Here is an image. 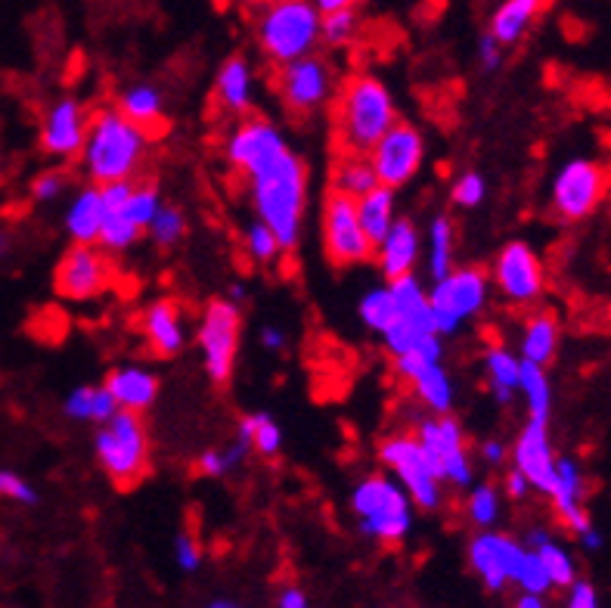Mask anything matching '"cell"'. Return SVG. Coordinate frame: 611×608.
<instances>
[{
    "label": "cell",
    "mask_w": 611,
    "mask_h": 608,
    "mask_svg": "<svg viewBox=\"0 0 611 608\" xmlns=\"http://www.w3.org/2000/svg\"><path fill=\"white\" fill-rule=\"evenodd\" d=\"M224 156L246 180L258 220L279 239V248L298 246L307 205V168L267 118H246L236 125Z\"/></svg>",
    "instance_id": "cell-1"
},
{
    "label": "cell",
    "mask_w": 611,
    "mask_h": 608,
    "mask_svg": "<svg viewBox=\"0 0 611 608\" xmlns=\"http://www.w3.org/2000/svg\"><path fill=\"white\" fill-rule=\"evenodd\" d=\"M397 125V106L376 75H351L335 94L333 128L342 156H369L373 146Z\"/></svg>",
    "instance_id": "cell-2"
},
{
    "label": "cell",
    "mask_w": 611,
    "mask_h": 608,
    "mask_svg": "<svg viewBox=\"0 0 611 608\" xmlns=\"http://www.w3.org/2000/svg\"><path fill=\"white\" fill-rule=\"evenodd\" d=\"M146 149H149V134L131 125L118 112V106H112V109H100L90 118L81 165L93 180V187L134 184V177L144 168Z\"/></svg>",
    "instance_id": "cell-3"
},
{
    "label": "cell",
    "mask_w": 611,
    "mask_h": 608,
    "mask_svg": "<svg viewBox=\"0 0 611 608\" xmlns=\"http://www.w3.org/2000/svg\"><path fill=\"white\" fill-rule=\"evenodd\" d=\"M255 41L264 57L283 69L314 53V47L321 43V13L305 0L267 3L255 16Z\"/></svg>",
    "instance_id": "cell-4"
},
{
    "label": "cell",
    "mask_w": 611,
    "mask_h": 608,
    "mask_svg": "<svg viewBox=\"0 0 611 608\" xmlns=\"http://www.w3.org/2000/svg\"><path fill=\"white\" fill-rule=\"evenodd\" d=\"M351 509L361 519V531L378 543H401L413 528V500L401 484L385 475L364 478L351 491Z\"/></svg>",
    "instance_id": "cell-5"
},
{
    "label": "cell",
    "mask_w": 611,
    "mask_h": 608,
    "mask_svg": "<svg viewBox=\"0 0 611 608\" xmlns=\"http://www.w3.org/2000/svg\"><path fill=\"white\" fill-rule=\"evenodd\" d=\"M93 450L102 472L118 488H137L149 472V434L144 416L118 410L93 438Z\"/></svg>",
    "instance_id": "cell-6"
},
{
    "label": "cell",
    "mask_w": 611,
    "mask_h": 608,
    "mask_svg": "<svg viewBox=\"0 0 611 608\" xmlns=\"http://www.w3.org/2000/svg\"><path fill=\"white\" fill-rule=\"evenodd\" d=\"M239 335H243V314L239 304L230 298H215L205 304L196 342L203 351V363L208 379L215 385H224L234 376L236 354H239Z\"/></svg>",
    "instance_id": "cell-7"
},
{
    "label": "cell",
    "mask_w": 611,
    "mask_h": 608,
    "mask_svg": "<svg viewBox=\"0 0 611 608\" xmlns=\"http://www.w3.org/2000/svg\"><path fill=\"white\" fill-rule=\"evenodd\" d=\"M487 302V274L466 264V267H453L447 280L435 283V290L428 292V307L435 320L437 335H451L463 326V320L475 317Z\"/></svg>",
    "instance_id": "cell-8"
},
{
    "label": "cell",
    "mask_w": 611,
    "mask_h": 608,
    "mask_svg": "<svg viewBox=\"0 0 611 608\" xmlns=\"http://www.w3.org/2000/svg\"><path fill=\"white\" fill-rule=\"evenodd\" d=\"M323 252L335 267H354L366 264L376 255V248L369 246L361 217H357V203L338 193H326L323 199Z\"/></svg>",
    "instance_id": "cell-9"
},
{
    "label": "cell",
    "mask_w": 611,
    "mask_h": 608,
    "mask_svg": "<svg viewBox=\"0 0 611 608\" xmlns=\"http://www.w3.org/2000/svg\"><path fill=\"white\" fill-rule=\"evenodd\" d=\"M335 87H338L335 85V69L321 53L289 62L277 72L279 100L292 116H314L317 109L333 100V94H338Z\"/></svg>",
    "instance_id": "cell-10"
},
{
    "label": "cell",
    "mask_w": 611,
    "mask_h": 608,
    "mask_svg": "<svg viewBox=\"0 0 611 608\" xmlns=\"http://www.w3.org/2000/svg\"><path fill=\"white\" fill-rule=\"evenodd\" d=\"M378 460H382V465H388L397 481L404 484L413 507L435 509L441 503V481L425 460L416 434H388L378 444Z\"/></svg>",
    "instance_id": "cell-11"
},
{
    "label": "cell",
    "mask_w": 611,
    "mask_h": 608,
    "mask_svg": "<svg viewBox=\"0 0 611 608\" xmlns=\"http://www.w3.org/2000/svg\"><path fill=\"white\" fill-rule=\"evenodd\" d=\"M416 441L437 481H453L456 488L472 481V460H469L466 441H463V429L453 416L423 420L416 429Z\"/></svg>",
    "instance_id": "cell-12"
},
{
    "label": "cell",
    "mask_w": 611,
    "mask_h": 608,
    "mask_svg": "<svg viewBox=\"0 0 611 608\" xmlns=\"http://www.w3.org/2000/svg\"><path fill=\"white\" fill-rule=\"evenodd\" d=\"M609 189V171L593 159H571L553 180V212L562 220H583L597 212Z\"/></svg>",
    "instance_id": "cell-13"
},
{
    "label": "cell",
    "mask_w": 611,
    "mask_h": 608,
    "mask_svg": "<svg viewBox=\"0 0 611 608\" xmlns=\"http://www.w3.org/2000/svg\"><path fill=\"white\" fill-rule=\"evenodd\" d=\"M112 286V264L97 246H72L53 271V290L66 302H90Z\"/></svg>",
    "instance_id": "cell-14"
},
{
    "label": "cell",
    "mask_w": 611,
    "mask_h": 608,
    "mask_svg": "<svg viewBox=\"0 0 611 608\" xmlns=\"http://www.w3.org/2000/svg\"><path fill=\"white\" fill-rule=\"evenodd\" d=\"M425 159V140L420 130L413 125H404L397 121L369 153V161H373V171L378 177V187L397 189L410 184L420 165Z\"/></svg>",
    "instance_id": "cell-15"
},
{
    "label": "cell",
    "mask_w": 611,
    "mask_h": 608,
    "mask_svg": "<svg viewBox=\"0 0 611 608\" xmlns=\"http://www.w3.org/2000/svg\"><path fill=\"white\" fill-rule=\"evenodd\" d=\"M524 556L528 547L496 531H481L469 543V565L491 594H500L506 584H515Z\"/></svg>",
    "instance_id": "cell-16"
},
{
    "label": "cell",
    "mask_w": 611,
    "mask_h": 608,
    "mask_svg": "<svg viewBox=\"0 0 611 608\" xmlns=\"http://www.w3.org/2000/svg\"><path fill=\"white\" fill-rule=\"evenodd\" d=\"M494 283L503 298H510L512 304H531L538 302L543 292V264L534 248L512 239L500 248L494 264Z\"/></svg>",
    "instance_id": "cell-17"
},
{
    "label": "cell",
    "mask_w": 611,
    "mask_h": 608,
    "mask_svg": "<svg viewBox=\"0 0 611 608\" xmlns=\"http://www.w3.org/2000/svg\"><path fill=\"white\" fill-rule=\"evenodd\" d=\"M88 109L72 97L50 102L41 118V149L53 159H81L88 144Z\"/></svg>",
    "instance_id": "cell-18"
},
{
    "label": "cell",
    "mask_w": 611,
    "mask_h": 608,
    "mask_svg": "<svg viewBox=\"0 0 611 608\" xmlns=\"http://www.w3.org/2000/svg\"><path fill=\"white\" fill-rule=\"evenodd\" d=\"M512 460H515V469L528 478V484H531L534 491L553 493L555 457H553V444H550V432H546V422L528 420L522 434L515 438Z\"/></svg>",
    "instance_id": "cell-19"
},
{
    "label": "cell",
    "mask_w": 611,
    "mask_h": 608,
    "mask_svg": "<svg viewBox=\"0 0 611 608\" xmlns=\"http://www.w3.org/2000/svg\"><path fill=\"white\" fill-rule=\"evenodd\" d=\"M140 333L156 357H177L187 345V323L175 298H156L146 304L140 317Z\"/></svg>",
    "instance_id": "cell-20"
},
{
    "label": "cell",
    "mask_w": 611,
    "mask_h": 608,
    "mask_svg": "<svg viewBox=\"0 0 611 608\" xmlns=\"http://www.w3.org/2000/svg\"><path fill=\"white\" fill-rule=\"evenodd\" d=\"M102 389L112 394V401H116L118 410H125V413H146L149 406L156 404V398H159V376L156 373H149L146 366H116L106 382H102Z\"/></svg>",
    "instance_id": "cell-21"
},
{
    "label": "cell",
    "mask_w": 611,
    "mask_h": 608,
    "mask_svg": "<svg viewBox=\"0 0 611 608\" xmlns=\"http://www.w3.org/2000/svg\"><path fill=\"white\" fill-rule=\"evenodd\" d=\"M550 497H553L555 516L565 521L568 531L581 537L593 528L587 509H583V472L571 457L555 460V488Z\"/></svg>",
    "instance_id": "cell-22"
},
{
    "label": "cell",
    "mask_w": 611,
    "mask_h": 608,
    "mask_svg": "<svg viewBox=\"0 0 611 608\" xmlns=\"http://www.w3.org/2000/svg\"><path fill=\"white\" fill-rule=\"evenodd\" d=\"M382 276L394 283L401 276H413V267L420 261V231L410 217H397L394 227L385 236V243L376 248Z\"/></svg>",
    "instance_id": "cell-23"
},
{
    "label": "cell",
    "mask_w": 611,
    "mask_h": 608,
    "mask_svg": "<svg viewBox=\"0 0 611 608\" xmlns=\"http://www.w3.org/2000/svg\"><path fill=\"white\" fill-rule=\"evenodd\" d=\"M102 220H106V208H102L100 187L78 189L66 208V233L72 246H100Z\"/></svg>",
    "instance_id": "cell-24"
},
{
    "label": "cell",
    "mask_w": 611,
    "mask_h": 608,
    "mask_svg": "<svg viewBox=\"0 0 611 608\" xmlns=\"http://www.w3.org/2000/svg\"><path fill=\"white\" fill-rule=\"evenodd\" d=\"M252 66L246 57H230L218 69L215 78V100L234 112V116H246L252 109Z\"/></svg>",
    "instance_id": "cell-25"
},
{
    "label": "cell",
    "mask_w": 611,
    "mask_h": 608,
    "mask_svg": "<svg viewBox=\"0 0 611 608\" xmlns=\"http://www.w3.org/2000/svg\"><path fill=\"white\" fill-rule=\"evenodd\" d=\"M329 193L338 196H348V199H364L373 189H378V177L373 171V161L369 156H338L329 174Z\"/></svg>",
    "instance_id": "cell-26"
},
{
    "label": "cell",
    "mask_w": 611,
    "mask_h": 608,
    "mask_svg": "<svg viewBox=\"0 0 611 608\" xmlns=\"http://www.w3.org/2000/svg\"><path fill=\"white\" fill-rule=\"evenodd\" d=\"M388 290H392L394 304H397V320H404V323L416 326V330H425V333H435L428 292L423 290V283L416 276H401V280L388 283Z\"/></svg>",
    "instance_id": "cell-27"
},
{
    "label": "cell",
    "mask_w": 611,
    "mask_h": 608,
    "mask_svg": "<svg viewBox=\"0 0 611 608\" xmlns=\"http://www.w3.org/2000/svg\"><path fill=\"white\" fill-rule=\"evenodd\" d=\"M382 339H385V347L392 351L394 361L397 357H423L425 363L441 361V335L416 330V326H410L404 320H397Z\"/></svg>",
    "instance_id": "cell-28"
},
{
    "label": "cell",
    "mask_w": 611,
    "mask_h": 608,
    "mask_svg": "<svg viewBox=\"0 0 611 608\" xmlns=\"http://www.w3.org/2000/svg\"><path fill=\"white\" fill-rule=\"evenodd\" d=\"M394 208H397V205H394V189L385 187L373 189L369 196L357 199V217H361V227H364L366 239H369V246L373 248L382 246L388 231L394 227V220H397Z\"/></svg>",
    "instance_id": "cell-29"
},
{
    "label": "cell",
    "mask_w": 611,
    "mask_h": 608,
    "mask_svg": "<svg viewBox=\"0 0 611 608\" xmlns=\"http://www.w3.org/2000/svg\"><path fill=\"white\" fill-rule=\"evenodd\" d=\"M118 112L128 118L131 125L144 128L149 137L152 130L161 125V112H165V100H161V90L152 85H134L121 94L118 100Z\"/></svg>",
    "instance_id": "cell-30"
},
{
    "label": "cell",
    "mask_w": 611,
    "mask_h": 608,
    "mask_svg": "<svg viewBox=\"0 0 611 608\" xmlns=\"http://www.w3.org/2000/svg\"><path fill=\"white\" fill-rule=\"evenodd\" d=\"M559 347V320L550 311H538L534 317L524 323L522 335V357L524 363L546 366L555 357Z\"/></svg>",
    "instance_id": "cell-31"
},
{
    "label": "cell",
    "mask_w": 611,
    "mask_h": 608,
    "mask_svg": "<svg viewBox=\"0 0 611 608\" xmlns=\"http://www.w3.org/2000/svg\"><path fill=\"white\" fill-rule=\"evenodd\" d=\"M540 13L538 0H506L503 7H496V13L491 16V38L500 47L515 43L524 35V29L534 22V16Z\"/></svg>",
    "instance_id": "cell-32"
},
{
    "label": "cell",
    "mask_w": 611,
    "mask_h": 608,
    "mask_svg": "<svg viewBox=\"0 0 611 608\" xmlns=\"http://www.w3.org/2000/svg\"><path fill=\"white\" fill-rule=\"evenodd\" d=\"M410 385L416 391V398H420L435 416H447V413H451L453 385L451 376L441 370V363H428V366H423L416 376L410 379Z\"/></svg>",
    "instance_id": "cell-33"
},
{
    "label": "cell",
    "mask_w": 611,
    "mask_h": 608,
    "mask_svg": "<svg viewBox=\"0 0 611 608\" xmlns=\"http://www.w3.org/2000/svg\"><path fill=\"white\" fill-rule=\"evenodd\" d=\"M487 379H491V391L500 404H510L512 394L519 391V373H522V361L506 351V347H487Z\"/></svg>",
    "instance_id": "cell-34"
},
{
    "label": "cell",
    "mask_w": 611,
    "mask_h": 608,
    "mask_svg": "<svg viewBox=\"0 0 611 608\" xmlns=\"http://www.w3.org/2000/svg\"><path fill=\"white\" fill-rule=\"evenodd\" d=\"M239 441L262 457H277L283 448V429L267 413H248L239 420Z\"/></svg>",
    "instance_id": "cell-35"
},
{
    "label": "cell",
    "mask_w": 611,
    "mask_h": 608,
    "mask_svg": "<svg viewBox=\"0 0 611 608\" xmlns=\"http://www.w3.org/2000/svg\"><path fill=\"white\" fill-rule=\"evenodd\" d=\"M519 389H522L524 401H528V413H531V420H538V422L550 420L553 389H550V379H546V373H543V366H534V363L522 361Z\"/></svg>",
    "instance_id": "cell-36"
},
{
    "label": "cell",
    "mask_w": 611,
    "mask_h": 608,
    "mask_svg": "<svg viewBox=\"0 0 611 608\" xmlns=\"http://www.w3.org/2000/svg\"><path fill=\"white\" fill-rule=\"evenodd\" d=\"M357 311H361V320H364L366 326L378 335H385L397 323V304H394V295L388 286L366 292L361 304H357Z\"/></svg>",
    "instance_id": "cell-37"
},
{
    "label": "cell",
    "mask_w": 611,
    "mask_h": 608,
    "mask_svg": "<svg viewBox=\"0 0 611 608\" xmlns=\"http://www.w3.org/2000/svg\"><path fill=\"white\" fill-rule=\"evenodd\" d=\"M432 258H428V271H432V280L441 283L453 274V224L447 215H437L432 220Z\"/></svg>",
    "instance_id": "cell-38"
},
{
    "label": "cell",
    "mask_w": 611,
    "mask_h": 608,
    "mask_svg": "<svg viewBox=\"0 0 611 608\" xmlns=\"http://www.w3.org/2000/svg\"><path fill=\"white\" fill-rule=\"evenodd\" d=\"M102 208H106V205H102ZM137 239H140V231L128 220L125 208H106L100 246L106 248V252H125V248H131Z\"/></svg>",
    "instance_id": "cell-39"
},
{
    "label": "cell",
    "mask_w": 611,
    "mask_h": 608,
    "mask_svg": "<svg viewBox=\"0 0 611 608\" xmlns=\"http://www.w3.org/2000/svg\"><path fill=\"white\" fill-rule=\"evenodd\" d=\"M538 559L543 565V571H546V578L553 587H568L571 590V584L578 580V571H574V562H571V556L562 543H555V540H546L543 547H538Z\"/></svg>",
    "instance_id": "cell-40"
},
{
    "label": "cell",
    "mask_w": 611,
    "mask_h": 608,
    "mask_svg": "<svg viewBox=\"0 0 611 608\" xmlns=\"http://www.w3.org/2000/svg\"><path fill=\"white\" fill-rule=\"evenodd\" d=\"M361 31V13L354 10V3L338 10V13L321 16V41H326L329 47H348Z\"/></svg>",
    "instance_id": "cell-41"
},
{
    "label": "cell",
    "mask_w": 611,
    "mask_h": 608,
    "mask_svg": "<svg viewBox=\"0 0 611 608\" xmlns=\"http://www.w3.org/2000/svg\"><path fill=\"white\" fill-rule=\"evenodd\" d=\"M161 212L159 189L152 184H134L131 196H128V205H125V215L131 220L137 231H149V224L156 220V215Z\"/></svg>",
    "instance_id": "cell-42"
},
{
    "label": "cell",
    "mask_w": 611,
    "mask_h": 608,
    "mask_svg": "<svg viewBox=\"0 0 611 608\" xmlns=\"http://www.w3.org/2000/svg\"><path fill=\"white\" fill-rule=\"evenodd\" d=\"M466 512L475 528L487 531L500 519V491L494 484H475L466 500Z\"/></svg>",
    "instance_id": "cell-43"
},
{
    "label": "cell",
    "mask_w": 611,
    "mask_h": 608,
    "mask_svg": "<svg viewBox=\"0 0 611 608\" xmlns=\"http://www.w3.org/2000/svg\"><path fill=\"white\" fill-rule=\"evenodd\" d=\"M149 236H152V243L161 248L177 246V243L187 236V217H184V212L175 208V205H161V212L156 215V220L149 224Z\"/></svg>",
    "instance_id": "cell-44"
},
{
    "label": "cell",
    "mask_w": 611,
    "mask_h": 608,
    "mask_svg": "<svg viewBox=\"0 0 611 608\" xmlns=\"http://www.w3.org/2000/svg\"><path fill=\"white\" fill-rule=\"evenodd\" d=\"M246 453H248V444H243L239 438H236V444H227V448L205 450L203 457H199V472L208 478L227 475L234 465L243 463V457H246Z\"/></svg>",
    "instance_id": "cell-45"
},
{
    "label": "cell",
    "mask_w": 611,
    "mask_h": 608,
    "mask_svg": "<svg viewBox=\"0 0 611 608\" xmlns=\"http://www.w3.org/2000/svg\"><path fill=\"white\" fill-rule=\"evenodd\" d=\"M246 248H248V258L262 261V264H267V261H274L279 255V252H283V248H279L277 236L270 233V227H264L262 220L248 224Z\"/></svg>",
    "instance_id": "cell-46"
},
{
    "label": "cell",
    "mask_w": 611,
    "mask_h": 608,
    "mask_svg": "<svg viewBox=\"0 0 611 608\" xmlns=\"http://www.w3.org/2000/svg\"><path fill=\"white\" fill-rule=\"evenodd\" d=\"M69 187V174L59 168H47V171L35 174V180L29 184V193L35 203H57L59 196Z\"/></svg>",
    "instance_id": "cell-47"
},
{
    "label": "cell",
    "mask_w": 611,
    "mask_h": 608,
    "mask_svg": "<svg viewBox=\"0 0 611 608\" xmlns=\"http://www.w3.org/2000/svg\"><path fill=\"white\" fill-rule=\"evenodd\" d=\"M515 584H519V587H522V594L528 596H543L546 590H553V584H550V578H546V571H543V565H540L538 552L534 550H528V556H524L522 571H519Z\"/></svg>",
    "instance_id": "cell-48"
},
{
    "label": "cell",
    "mask_w": 611,
    "mask_h": 608,
    "mask_svg": "<svg viewBox=\"0 0 611 608\" xmlns=\"http://www.w3.org/2000/svg\"><path fill=\"white\" fill-rule=\"evenodd\" d=\"M0 497L13 500V503H22V507H35L38 503V491L31 488L29 478H22L13 469H0Z\"/></svg>",
    "instance_id": "cell-49"
},
{
    "label": "cell",
    "mask_w": 611,
    "mask_h": 608,
    "mask_svg": "<svg viewBox=\"0 0 611 608\" xmlns=\"http://www.w3.org/2000/svg\"><path fill=\"white\" fill-rule=\"evenodd\" d=\"M484 193H487V184H484V177L479 171H466L456 177V184L451 189V199L456 205H463V208H475L484 199Z\"/></svg>",
    "instance_id": "cell-50"
},
{
    "label": "cell",
    "mask_w": 611,
    "mask_h": 608,
    "mask_svg": "<svg viewBox=\"0 0 611 608\" xmlns=\"http://www.w3.org/2000/svg\"><path fill=\"white\" fill-rule=\"evenodd\" d=\"M90 406H93V389H90V385H78V389L66 398L62 410H66L69 420L90 422Z\"/></svg>",
    "instance_id": "cell-51"
},
{
    "label": "cell",
    "mask_w": 611,
    "mask_h": 608,
    "mask_svg": "<svg viewBox=\"0 0 611 608\" xmlns=\"http://www.w3.org/2000/svg\"><path fill=\"white\" fill-rule=\"evenodd\" d=\"M175 559L184 571H196V568L203 565V547H199L189 535H177Z\"/></svg>",
    "instance_id": "cell-52"
},
{
    "label": "cell",
    "mask_w": 611,
    "mask_h": 608,
    "mask_svg": "<svg viewBox=\"0 0 611 608\" xmlns=\"http://www.w3.org/2000/svg\"><path fill=\"white\" fill-rule=\"evenodd\" d=\"M565 608H599L597 587L590 580H574L571 590H568Z\"/></svg>",
    "instance_id": "cell-53"
},
{
    "label": "cell",
    "mask_w": 611,
    "mask_h": 608,
    "mask_svg": "<svg viewBox=\"0 0 611 608\" xmlns=\"http://www.w3.org/2000/svg\"><path fill=\"white\" fill-rule=\"evenodd\" d=\"M118 413L116 401H112V394L102 389H93V406H90V422H97V425H106V422L112 420Z\"/></svg>",
    "instance_id": "cell-54"
},
{
    "label": "cell",
    "mask_w": 611,
    "mask_h": 608,
    "mask_svg": "<svg viewBox=\"0 0 611 608\" xmlns=\"http://www.w3.org/2000/svg\"><path fill=\"white\" fill-rule=\"evenodd\" d=\"M479 57H481V69L494 72L496 66L503 62V47L491 38V35H481L479 38Z\"/></svg>",
    "instance_id": "cell-55"
},
{
    "label": "cell",
    "mask_w": 611,
    "mask_h": 608,
    "mask_svg": "<svg viewBox=\"0 0 611 608\" xmlns=\"http://www.w3.org/2000/svg\"><path fill=\"white\" fill-rule=\"evenodd\" d=\"M277 606L279 608H311V602H307L305 590H298V587H283V590H279Z\"/></svg>",
    "instance_id": "cell-56"
},
{
    "label": "cell",
    "mask_w": 611,
    "mask_h": 608,
    "mask_svg": "<svg viewBox=\"0 0 611 608\" xmlns=\"http://www.w3.org/2000/svg\"><path fill=\"white\" fill-rule=\"evenodd\" d=\"M528 493H531L528 478H524L519 469H512L510 475H506V497H512V500H522V497H528Z\"/></svg>",
    "instance_id": "cell-57"
},
{
    "label": "cell",
    "mask_w": 611,
    "mask_h": 608,
    "mask_svg": "<svg viewBox=\"0 0 611 608\" xmlns=\"http://www.w3.org/2000/svg\"><path fill=\"white\" fill-rule=\"evenodd\" d=\"M262 345L267 347V351H283V347H286V333L277 330V326H267L262 333Z\"/></svg>",
    "instance_id": "cell-58"
},
{
    "label": "cell",
    "mask_w": 611,
    "mask_h": 608,
    "mask_svg": "<svg viewBox=\"0 0 611 608\" xmlns=\"http://www.w3.org/2000/svg\"><path fill=\"white\" fill-rule=\"evenodd\" d=\"M481 457H484L487 463H500V460L506 457L503 441H494V438H491V441H484V444H481Z\"/></svg>",
    "instance_id": "cell-59"
},
{
    "label": "cell",
    "mask_w": 611,
    "mask_h": 608,
    "mask_svg": "<svg viewBox=\"0 0 611 608\" xmlns=\"http://www.w3.org/2000/svg\"><path fill=\"white\" fill-rule=\"evenodd\" d=\"M581 543H583V550H602V535H599L597 528H590L587 535H581Z\"/></svg>",
    "instance_id": "cell-60"
},
{
    "label": "cell",
    "mask_w": 611,
    "mask_h": 608,
    "mask_svg": "<svg viewBox=\"0 0 611 608\" xmlns=\"http://www.w3.org/2000/svg\"><path fill=\"white\" fill-rule=\"evenodd\" d=\"M546 540H553V537L546 535L543 528H534V531H528V550H538V547H543Z\"/></svg>",
    "instance_id": "cell-61"
},
{
    "label": "cell",
    "mask_w": 611,
    "mask_h": 608,
    "mask_svg": "<svg viewBox=\"0 0 611 608\" xmlns=\"http://www.w3.org/2000/svg\"><path fill=\"white\" fill-rule=\"evenodd\" d=\"M515 608H546V602H543V596L522 594L515 599Z\"/></svg>",
    "instance_id": "cell-62"
},
{
    "label": "cell",
    "mask_w": 611,
    "mask_h": 608,
    "mask_svg": "<svg viewBox=\"0 0 611 608\" xmlns=\"http://www.w3.org/2000/svg\"><path fill=\"white\" fill-rule=\"evenodd\" d=\"M10 248H13V239H10V233L0 231V258H7V255H10Z\"/></svg>",
    "instance_id": "cell-63"
},
{
    "label": "cell",
    "mask_w": 611,
    "mask_h": 608,
    "mask_svg": "<svg viewBox=\"0 0 611 608\" xmlns=\"http://www.w3.org/2000/svg\"><path fill=\"white\" fill-rule=\"evenodd\" d=\"M208 608H236V606H230V602H215V606H208Z\"/></svg>",
    "instance_id": "cell-64"
}]
</instances>
